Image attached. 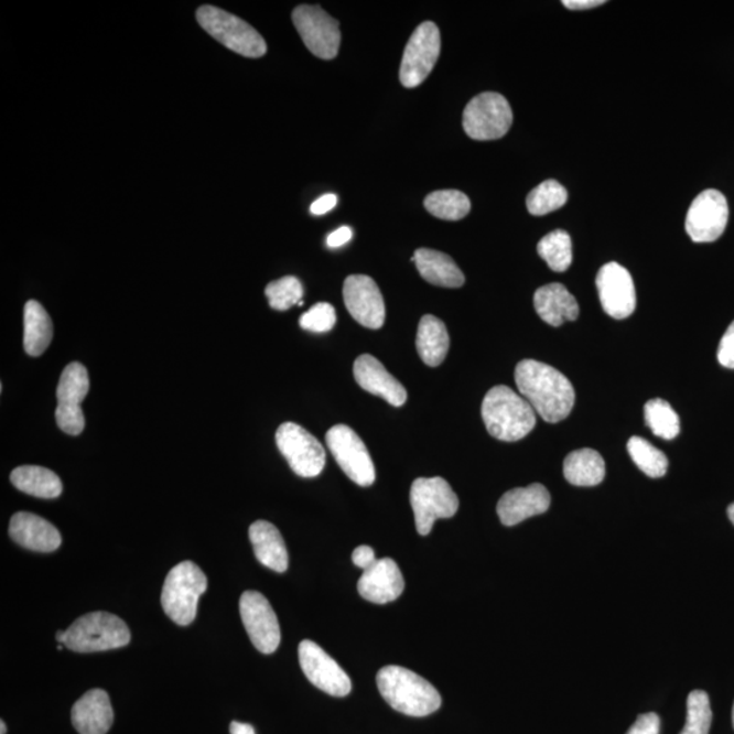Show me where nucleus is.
<instances>
[{"label": "nucleus", "mask_w": 734, "mask_h": 734, "mask_svg": "<svg viewBox=\"0 0 734 734\" xmlns=\"http://www.w3.org/2000/svg\"><path fill=\"white\" fill-rule=\"evenodd\" d=\"M197 22L209 36L226 48L247 57L266 55L267 44L261 34L249 23L215 6H202L196 13Z\"/></svg>", "instance_id": "nucleus-6"}, {"label": "nucleus", "mask_w": 734, "mask_h": 734, "mask_svg": "<svg viewBox=\"0 0 734 734\" xmlns=\"http://www.w3.org/2000/svg\"><path fill=\"white\" fill-rule=\"evenodd\" d=\"M482 418L489 435L505 442L526 439L536 427V412L522 396L509 387L488 390L482 404Z\"/></svg>", "instance_id": "nucleus-3"}, {"label": "nucleus", "mask_w": 734, "mask_h": 734, "mask_svg": "<svg viewBox=\"0 0 734 734\" xmlns=\"http://www.w3.org/2000/svg\"><path fill=\"white\" fill-rule=\"evenodd\" d=\"M249 540L258 561L263 566L284 573L289 568V552L281 532L268 521H256L249 528Z\"/></svg>", "instance_id": "nucleus-25"}, {"label": "nucleus", "mask_w": 734, "mask_h": 734, "mask_svg": "<svg viewBox=\"0 0 734 734\" xmlns=\"http://www.w3.org/2000/svg\"><path fill=\"white\" fill-rule=\"evenodd\" d=\"M300 666L314 687L332 697H347L352 679L328 652L313 640H302L299 648Z\"/></svg>", "instance_id": "nucleus-16"}, {"label": "nucleus", "mask_w": 734, "mask_h": 734, "mask_svg": "<svg viewBox=\"0 0 734 734\" xmlns=\"http://www.w3.org/2000/svg\"><path fill=\"white\" fill-rule=\"evenodd\" d=\"M337 203V197L334 194H326L322 197H319L311 206V213L314 215H324L331 212L332 208H335Z\"/></svg>", "instance_id": "nucleus-43"}, {"label": "nucleus", "mask_w": 734, "mask_h": 734, "mask_svg": "<svg viewBox=\"0 0 734 734\" xmlns=\"http://www.w3.org/2000/svg\"><path fill=\"white\" fill-rule=\"evenodd\" d=\"M377 561L375 550L369 546H360L353 552V562L355 566L366 570Z\"/></svg>", "instance_id": "nucleus-41"}, {"label": "nucleus", "mask_w": 734, "mask_h": 734, "mask_svg": "<svg viewBox=\"0 0 734 734\" xmlns=\"http://www.w3.org/2000/svg\"><path fill=\"white\" fill-rule=\"evenodd\" d=\"M54 325L48 312L37 301H28L23 312V348L31 357H40L50 347Z\"/></svg>", "instance_id": "nucleus-27"}, {"label": "nucleus", "mask_w": 734, "mask_h": 734, "mask_svg": "<svg viewBox=\"0 0 734 734\" xmlns=\"http://www.w3.org/2000/svg\"><path fill=\"white\" fill-rule=\"evenodd\" d=\"M727 516H730L731 521L733 522L734 526V503L727 508Z\"/></svg>", "instance_id": "nucleus-46"}, {"label": "nucleus", "mask_w": 734, "mask_h": 734, "mask_svg": "<svg viewBox=\"0 0 734 734\" xmlns=\"http://www.w3.org/2000/svg\"><path fill=\"white\" fill-rule=\"evenodd\" d=\"M600 302L612 319L630 317L637 306V294L630 272L617 263L600 268L596 278Z\"/></svg>", "instance_id": "nucleus-17"}, {"label": "nucleus", "mask_w": 734, "mask_h": 734, "mask_svg": "<svg viewBox=\"0 0 734 734\" xmlns=\"http://www.w3.org/2000/svg\"><path fill=\"white\" fill-rule=\"evenodd\" d=\"M381 695L396 712L427 716L441 708L442 698L435 687L403 667L389 666L377 673Z\"/></svg>", "instance_id": "nucleus-2"}, {"label": "nucleus", "mask_w": 734, "mask_h": 734, "mask_svg": "<svg viewBox=\"0 0 734 734\" xmlns=\"http://www.w3.org/2000/svg\"><path fill=\"white\" fill-rule=\"evenodd\" d=\"M533 304L540 319L552 326H561L579 319V302L561 283L547 284L536 291Z\"/></svg>", "instance_id": "nucleus-24"}, {"label": "nucleus", "mask_w": 734, "mask_h": 734, "mask_svg": "<svg viewBox=\"0 0 734 734\" xmlns=\"http://www.w3.org/2000/svg\"><path fill=\"white\" fill-rule=\"evenodd\" d=\"M563 474L573 486L593 487L605 477V463L602 454L593 449L571 452L563 463Z\"/></svg>", "instance_id": "nucleus-29"}, {"label": "nucleus", "mask_w": 734, "mask_h": 734, "mask_svg": "<svg viewBox=\"0 0 734 734\" xmlns=\"http://www.w3.org/2000/svg\"><path fill=\"white\" fill-rule=\"evenodd\" d=\"M730 206L720 191L706 190L693 199L686 218V230L693 242H714L724 235Z\"/></svg>", "instance_id": "nucleus-15"}, {"label": "nucleus", "mask_w": 734, "mask_h": 734, "mask_svg": "<svg viewBox=\"0 0 734 734\" xmlns=\"http://www.w3.org/2000/svg\"><path fill=\"white\" fill-rule=\"evenodd\" d=\"M412 263L421 273L424 281L441 285V288L457 289L465 283L462 270L454 263L451 256L439 252V250L421 248L413 253Z\"/></svg>", "instance_id": "nucleus-26"}, {"label": "nucleus", "mask_w": 734, "mask_h": 734, "mask_svg": "<svg viewBox=\"0 0 734 734\" xmlns=\"http://www.w3.org/2000/svg\"><path fill=\"white\" fill-rule=\"evenodd\" d=\"M516 384L523 399L546 422L558 423L570 415L575 390L569 378L538 360H521L516 367Z\"/></svg>", "instance_id": "nucleus-1"}, {"label": "nucleus", "mask_w": 734, "mask_h": 734, "mask_svg": "<svg viewBox=\"0 0 734 734\" xmlns=\"http://www.w3.org/2000/svg\"><path fill=\"white\" fill-rule=\"evenodd\" d=\"M354 377L366 392L380 396L390 406H404L407 390L373 355L364 354L355 360Z\"/></svg>", "instance_id": "nucleus-21"}, {"label": "nucleus", "mask_w": 734, "mask_h": 734, "mask_svg": "<svg viewBox=\"0 0 734 734\" xmlns=\"http://www.w3.org/2000/svg\"><path fill=\"white\" fill-rule=\"evenodd\" d=\"M424 207L435 218L460 220L471 212L469 197L456 190L435 191L424 199Z\"/></svg>", "instance_id": "nucleus-31"}, {"label": "nucleus", "mask_w": 734, "mask_h": 734, "mask_svg": "<svg viewBox=\"0 0 734 734\" xmlns=\"http://www.w3.org/2000/svg\"><path fill=\"white\" fill-rule=\"evenodd\" d=\"M131 633L119 616L91 612L80 616L64 632L62 645L77 652L105 651L130 644Z\"/></svg>", "instance_id": "nucleus-5"}, {"label": "nucleus", "mask_w": 734, "mask_h": 734, "mask_svg": "<svg viewBox=\"0 0 734 734\" xmlns=\"http://www.w3.org/2000/svg\"><path fill=\"white\" fill-rule=\"evenodd\" d=\"M645 421L652 434L671 441L680 433V419L671 404L662 399H652L645 406Z\"/></svg>", "instance_id": "nucleus-33"}, {"label": "nucleus", "mask_w": 734, "mask_h": 734, "mask_svg": "<svg viewBox=\"0 0 734 734\" xmlns=\"http://www.w3.org/2000/svg\"><path fill=\"white\" fill-rule=\"evenodd\" d=\"M336 324L335 307L326 302H319L300 319L302 330L325 334L334 328Z\"/></svg>", "instance_id": "nucleus-38"}, {"label": "nucleus", "mask_w": 734, "mask_h": 734, "mask_svg": "<svg viewBox=\"0 0 734 734\" xmlns=\"http://www.w3.org/2000/svg\"><path fill=\"white\" fill-rule=\"evenodd\" d=\"M540 258L555 272L569 270L573 263V244L568 231L553 230L538 244Z\"/></svg>", "instance_id": "nucleus-32"}, {"label": "nucleus", "mask_w": 734, "mask_h": 734, "mask_svg": "<svg viewBox=\"0 0 734 734\" xmlns=\"http://www.w3.org/2000/svg\"><path fill=\"white\" fill-rule=\"evenodd\" d=\"M89 373L84 365L73 363L63 370L57 386V427L69 435H79L85 430V415L80 403L89 393Z\"/></svg>", "instance_id": "nucleus-12"}, {"label": "nucleus", "mask_w": 734, "mask_h": 734, "mask_svg": "<svg viewBox=\"0 0 734 734\" xmlns=\"http://www.w3.org/2000/svg\"><path fill=\"white\" fill-rule=\"evenodd\" d=\"M511 125L510 104L499 93H482L472 98L464 109V131L474 141H495L504 138Z\"/></svg>", "instance_id": "nucleus-8"}, {"label": "nucleus", "mask_w": 734, "mask_h": 734, "mask_svg": "<svg viewBox=\"0 0 734 734\" xmlns=\"http://www.w3.org/2000/svg\"><path fill=\"white\" fill-rule=\"evenodd\" d=\"M732 721H733V727H734V704H733V712H732Z\"/></svg>", "instance_id": "nucleus-48"}, {"label": "nucleus", "mask_w": 734, "mask_h": 734, "mask_svg": "<svg viewBox=\"0 0 734 734\" xmlns=\"http://www.w3.org/2000/svg\"><path fill=\"white\" fill-rule=\"evenodd\" d=\"M720 364L727 369H734V322L730 328L726 330L725 335L722 336L719 347Z\"/></svg>", "instance_id": "nucleus-40"}, {"label": "nucleus", "mask_w": 734, "mask_h": 734, "mask_svg": "<svg viewBox=\"0 0 734 734\" xmlns=\"http://www.w3.org/2000/svg\"><path fill=\"white\" fill-rule=\"evenodd\" d=\"M353 238V230L348 226H342L339 229L331 233L328 238H326V245L330 248H339L343 245H346Z\"/></svg>", "instance_id": "nucleus-42"}, {"label": "nucleus", "mask_w": 734, "mask_h": 734, "mask_svg": "<svg viewBox=\"0 0 734 734\" xmlns=\"http://www.w3.org/2000/svg\"><path fill=\"white\" fill-rule=\"evenodd\" d=\"M277 445L296 475L316 477L322 474L325 467L324 447L300 424L283 423L277 431Z\"/></svg>", "instance_id": "nucleus-13"}, {"label": "nucleus", "mask_w": 734, "mask_h": 734, "mask_svg": "<svg viewBox=\"0 0 734 734\" xmlns=\"http://www.w3.org/2000/svg\"><path fill=\"white\" fill-rule=\"evenodd\" d=\"M115 720L107 692L91 690L74 704L72 721L79 734H107Z\"/></svg>", "instance_id": "nucleus-23"}, {"label": "nucleus", "mask_w": 734, "mask_h": 734, "mask_svg": "<svg viewBox=\"0 0 734 734\" xmlns=\"http://www.w3.org/2000/svg\"><path fill=\"white\" fill-rule=\"evenodd\" d=\"M207 576L194 562H182L169 571L161 593L163 611L179 626L195 620L197 603L207 591Z\"/></svg>", "instance_id": "nucleus-4"}, {"label": "nucleus", "mask_w": 734, "mask_h": 734, "mask_svg": "<svg viewBox=\"0 0 734 734\" xmlns=\"http://www.w3.org/2000/svg\"><path fill=\"white\" fill-rule=\"evenodd\" d=\"M419 535L428 536L440 518H451L458 510V498L442 477H419L410 493Z\"/></svg>", "instance_id": "nucleus-7"}, {"label": "nucleus", "mask_w": 734, "mask_h": 734, "mask_svg": "<svg viewBox=\"0 0 734 734\" xmlns=\"http://www.w3.org/2000/svg\"><path fill=\"white\" fill-rule=\"evenodd\" d=\"M240 614L255 648L263 655H272L281 645V627L270 602L259 592H245L240 598Z\"/></svg>", "instance_id": "nucleus-14"}, {"label": "nucleus", "mask_w": 734, "mask_h": 734, "mask_svg": "<svg viewBox=\"0 0 734 734\" xmlns=\"http://www.w3.org/2000/svg\"><path fill=\"white\" fill-rule=\"evenodd\" d=\"M604 3V0H564L563 6L570 10H590Z\"/></svg>", "instance_id": "nucleus-44"}, {"label": "nucleus", "mask_w": 734, "mask_h": 734, "mask_svg": "<svg viewBox=\"0 0 734 734\" xmlns=\"http://www.w3.org/2000/svg\"><path fill=\"white\" fill-rule=\"evenodd\" d=\"M358 592L367 602L375 604L398 600L404 592V579L398 563L390 558L377 559L369 569L364 570L358 581Z\"/></svg>", "instance_id": "nucleus-19"}, {"label": "nucleus", "mask_w": 734, "mask_h": 734, "mask_svg": "<svg viewBox=\"0 0 734 734\" xmlns=\"http://www.w3.org/2000/svg\"><path fill=\"white\" fill-rule=\"evenodd\" d=\"M293 22L306 48L320 60L331 61L341 48L339 22L320 6L302 4L293 11Z\"/></svg>", "instance_id": "nucleus-9"}, {"label": "nucleus", "mask_w": 734, "mask_h": 734, "mask_svg": "<svg viewBox=\"0 0 734 734\" xmlns=\"http://www.w3.org/2000/svg\"><path fill=\"white\" fill-rule=\"evenodd\" d=\"M332 456L343 472L360 487H369L376 481L375 463L364 441L346 424H337L325 436Z\"/></svg>", "instance_id": "nucleus-10"}, {"label": "nucleus", "mask_w": 734, "mask_h": 734, "mask_svg": "<svg viewBox=\"0 0 734 734\" xmlns=\"http://www.w3.org/2000/svg\"><path fill=\"white\" fill-rule=\"evenodd\" d=\"M10 481L20 492L32 497L54 499L61 497L63 485L54 471L39 465H22L11 472Z\"/></svg>", "instance_id": "nucleus-28"}, {"label": "nucleus", "mask_w": 734, "mask_h": 734, "mask_svg": "<svg viewBox=\"0 0 734 734\" xmlns=\"http://www.w3.org/2000/svg\"><path fill=\"white\" fill-rule=\"evenodd\" d=\"M266 295L272 309L284 312L300 304L302 296H304V288H302L300 279L284 277L268 284Z\"/></svg>", "instance_id": "nucleus-37"}, {"label": "nucleus", "mask_w": 734, "mask_h": 734, "mask_svg": "<svg viewBox=\"0 0 734 734\" xmlns=\"http://www.w3.org/2000/svg\"><path fill=\"white\" fill-rule=\"evenodd\" d=\"M551 505L549 489L539 483L528 487L512 488L499 499L497 511L500 522L515 527L527 518L543 515Z\"/></svg>", "instance_id": "nucleus-20"}, {"label": "nucleus", "mask_w": 734, "mask_h": 734, "mask_svg": "<svg viewBox=\"0 0 734 734\" xmlns=\"http://www.w3.org/2000/svg\"><path fill=\"white\" fill-rule=\"evenodd\" d=\"M661 721L656 713L639 715L626 734H660Z\"/></svg>", "instance_id": "nucleus-39"}, {"label": "nucleus", "mask_w": 734, "mask_h": 734, "mask_svg": "<svg viewBox=\"0 0 734 734\" xmlns=\"http://www.w3.org/2000/svg\"><path fill=\"white\" fill-rule=\"evenodd\" d=\"M568 202V191L555 180H547L529 192L527 197L528 212L536 217L547 215L562 208Z\"/></svg>", "instance_id": "nucleus-34"}, {"label": "nucleus", "mask_w": 734, "mask_h": 734, "mask_svg": "<svg viewBox=\"0 0 734 734\" xmlns=\"http://www.w3.org/2000/svg\"><path fill=\"white\" fill-rule=\"evenodd\" d=\"M8 732V726H6L4 721L0 722V734H6Z\"/></svg>", "instance_id": "nucleus-47"}, {"label": "nucleus", "mask_w": 734, "mask_h": 734, "mask_svg": "<svg viewBox=\"0 0 734 734\" xmlns=\"http://www.w3.org/2000/svg\"><path fill=\"white\" fill-rule=\"evenodd\" d=\"M10 538L23 549L54 552L62 546V536L50 521L33 512L20 511L11 517Z\"/></svg>", "instance_id": "nucleus-22"}, {"label": "nucleus", "mask_w": 734, "mask_h": 734, "mask_svg": "<svg viewBox=\"0 0 734 734\" xmlns=\"http://www.w3.org/2000/svg\"><path fill=\"white\" fill-rule=\"evenodd\" d=\"M441 54V34L434 22L421 23L406 45L400 66V80L412 89L423 84L439 61Z\"/></svg>", "instance_id": "nucleus-11"}, {"label": "nucleus", "mask_w": 734, "mask_h": 734, "mask_svg": "<svg viewBox=\"0 0 734 734\" xmlns=\"http://www.w3.org/2000/svg\"><path fill=\"white\" fill-rule=\"evenodd\" d=\"M627 451L630 453L633 462L637 467L649 477H662L668 471V458L666 454L658 451L650 442L633 436L627 444Z\"/></svg>", "instance_id": "nucleus-35"}, {"label": "nucleus", "mask_w": 734, "mask_h": 734, "mask_svg": "<svg viewBox=\"0 0 734 734\" xmlns=\"http://www.w3.org/2000/svg\"><path fill=\"white\" fill-rule=\"evenodd\" d=\"M449 335L444 323L427 314L418 326L417 348L424 364L431 367L444 363L449 352Z\"/></svg>", "instance_id": "nucleus-30"}, {"label": "nucleus", "mask_w": 734, "mask_h": 734, "mask_svg": "<svg viewBox=\"0 0 734 734\" xmlns=\"http://www.w3.org/2000/svg\"><path fill=\"white\" fill-rule=\"evenodd\" d=\"M230 734H256L255 727L242 722L233 721L230 724Z\"/></svg>", "instance_id": "nucleus-45"}, {"label": "nucleus", "mask_w": 734, "mask_h": 734, "mask_svg": "<svg viewBox=\"0 0 734 734\" xmlns=\"http://www.w3.org/2000/svg\"><path fill=\"white\" fill-rule=\"evenodd\" d=\"M713 712L706 692L692 691L687 699V722L680 734H709Z\"/></svg>", "instance_id": "nucleus-36"}, {"label": "nucleus", "mask_w": 734, "mask_h": 734, "mask_svg": "<svg viewBox=\"0 0 734 734\" xmlns=\"http://www.w3.org/2000/svg\"><path fill=\"white\" fill-rule=\"evenodd\" d=\"M343 299L355 322L380 330L386 322V304L380 289L370 277L349 276L343 285Z\"/></svg>", "instance_id": "nucleus-18"}]
</instances>
